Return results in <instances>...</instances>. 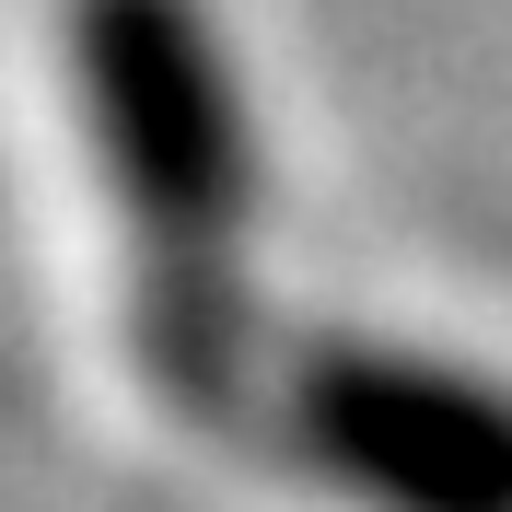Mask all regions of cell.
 Returning a JSON list of instances; mask_svg holds the SVG:
<instances>
[{
    "label": "cell",
    "instance_id": "6da1fadb",
    "mask_svg": "<svg viewBox=\"0 0 512 512\" xmlns=\"http://www.w3.org/2000/svg\"><path fill=\"white\" fill-rule=\"evenodd\" d=\"M70 128L128 245V361L175 419L245 431L268 396L256 326V94L222 0H59Z\"/></svg>",
    "mask_w": 512,
    "mask_h": 512
},
{
    "label": "cell",
    "instance_id": "7a4b0ae2",
    "mask_svg": "<svg viewBox=\"0 0 512 512\" xmlns=\"http://www.w3.org/2000/svg\"><path fill=\"white\" fill-rule=\"evenodd\" d=\"M256 431L350 512H512V373L419 338H291L268 361Z\"/></svg>",
    "mask_w": 512,
    "mask_h": 512
}]
</instances>
